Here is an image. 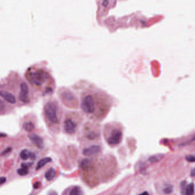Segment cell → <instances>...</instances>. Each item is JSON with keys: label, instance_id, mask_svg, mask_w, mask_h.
I'll list each match as a JSON object with an SVG mask.
<instances>
[{"label": "cell", "instance_id": "cell-1", "mask_svg": "<svg viewBox=\"0 0 195 195\" xmlns=\"http://www.w3.org/2000/svg\"><path fill=\"white\" fill-rule=\"evenodd\" d=\"M75 89L80 98V107L89 116L104 117L116 101L101 89L85 81L79 83Z\"/></svg>", "mask_w": 195, "mask_h": 195}, {"label": "cell", "instance_id": "cell-2", "mask_svg": "<svg viewBox=\"0 0 195 195\" xmlns=\"http://www.w3.org/2000/svg\"><path fill=\"white\" fill-rule=\"evenodd\" d=\"M42 65H34L30 67L25 73V77L32 88L41 93L43 96L53 92L54 83L51 74Z\"/></svg>", "mask_w": 195, "mask_h": 195}, {"label": "cell", "instance_id": "cell-3", "mask_svg": "<svg viewBox=\"0 0 195 195\" xmlns=\"http://www.w3.org/2000/svg\"><path fill=\"white\" fill-rule=\"evenodd\" d=\"M61 108L56 98L48 99L43 107V113L46 121L52 125L59 124L60 115L62 111Z\"/></svg>", "mask_w": 195, "mask_h": 195}, {"label": "cell", "instance_id": "cell-4", "mask_svg": "<svg viewBox=\"0 0 195 195\" xmlns=\"http://www.w3.org/2000/svg\"><path fill=\"white\" fill-rule=\"evenodd\" d=\"M33 93L31 92L29 85L23 80H20L19 91L17 93L18 105H25L32 102Z\"/></svg>", "mask_w": 195, "mask_h": 195}, {"label": "cell", "instance_id": "cell-5", "mask_svg": "<svg viewBox=\"0 0 195 195\" xmlns=\"http://www.w3.org/2000/svg\"><path fill=\"white\" fill-rule=\"evenodd\" d=\"M58 95L65 106L68 108H78L77 98L68 89L65 88L59 89Z\"/></svg>", "mask_w": 195, "mask_h": 195}, {"label": "cell", "instance_id": "cell-6", "mask_svg": "<svg viewBox=\"0 0 195 195\" xmlns=\"http://www.w3.org/2000/svg\"><path fill=\"white\" fill-rule=\"evenodd\" d=\"M78 112H69L67 117L63 122V129L66 133L73 134L76 132L77 127V122L75 118L77 116Z\"/></svg>", "mask_w": 195, "mask_h": 195}, {"label": "cell", "instance_id": "cell-7", "mask_svg": "<svg viewBox=\"0 0 195 195\" xmlns=\"http://www.w3.org/2000/svg\"><path fill=\"white\" fill-rule=\"evenodd\" d=\"M122 132L120 129L113 128L108 139V142L111 145L118 144L122 140Z\"/></svg>", "mask_w": 195, "mask_h": 195}, {"label": "cell", "instance_id": "cell-8", "mask_svg": "<svg viewBox=\"0 0 195 195\" xmlns=\"http://www.w3.org/2000/svg\"><path fill=\"white\" fill-rule=\"evenodd\" d=\"M100 151V147L98 145H92L84 149L83 152L84 156H91L98 154Z\"/></svg>", "mask_w": 195, "mask_h": 195}, {"label": "cell", "instance_id": "cell-9", "mask_svg": "<svg viewBox=\"0 0 195 195\" xmlns=\"http://www.w3.org/2000/svg\"><path fill=\"white\" fill-rule=\"evenodd\" d=\"M30 140L34 144V145L40 149L43 148L44 147V142L43 139L39 137V135H37L36 134H32L30 135Z\"/></svg>", "mask_w": 195, "mask_h": 195}, {"label": "cell", "instance_id": "cell-10", "mask_svg": "<svg viewBox=\"0 0 195 195\" xmlns=\"http://www.w3.org/2000/svg\"><path fill=\"white\" fill-rule=\"evenodd\" d=\"M56 176V171L53 168H49L45 173V177L48 181L52 180Z\"/></svg>", "mask_w": 195, "mask_h": 195}, {"label": "cell", "instance_id": "cell-11", "mask_svg": "<svg viewBox=\"0 0 195 195\" xmlns=\"http://www.w3.org/2000/svg\"><path fill=\"white\" fill-rule=\"evenodd\" d=\"M51 161H52V159L50 157H45L44 159L40 160L38 162V164H37V167H36V169L37 170L39 169L40 168H43L44 166H45L46 164L49 163V162H50Z\"/></svg>", "mask_w": 195, "mask_h": 195}, {"label": "cell", "instance_id": "cell-12", "mask_svg": "<svg viewBox=\"0 0 195 195\" xmlns=\"http://www.w3.org/2000/svg\"><path fill=\"white\" fill-rule=\"evenodd\" d=\"M194 195V184L193 183H191L185 187V190L184 192V195Z\"/></svg>", "mask_w": 195, "mask_h": 195}, {"label": "cell", "instance_id": "cell-13", "mask_svg": "<svg viewBox=\"0 0 195 195\" xmlns=\"http://www.w3.org/2000/svg\"><path fill=\"white\" fill-rule=\"evenodd\" d=\"M23 128L26 131L30 132L33 131L34 129V124L32 121H28L25 122L23 124Z\"/></svg>", "mask_w": 195, "mask_h": 195}, {"label": "cell", "instance_id": "cell-14", "mask_svg": "<svg viewBox=\"0 0 195 195\" xmlns=\"http://www.w3.org/2000/svg\"><path fill=\"white\" fill-rule=\"evenodd\" d=\"M30 154H31V152H30L28 150L24 149L20 152V157L22 160H26L29 158Z\"/></svg>", "mask_w": 195, "mask_h": 195}, {"label": "cell", "instance_id": "cell-15", "mask_svg": "<svg viewBox=\"0 0 195 195\" xmlns=\"http://www.w3.org/2000/svg\"><path fill=\"white\" fill-rule=\"evenodd\" d=\"M81 190L78 186H75L71 190L69 195H81Z\"/></svg>", "mask_w": 195, "mask_h": 195}, {"label": "cell", "instance_id": "cell-16", "mask_svg": "<svg viewBox=\"0 0 195 195\" xmlns=\"http://www.w3.org/2000/svg\"><path fill=\"white\" fill-rule=\"evenodd\" d=\"M8 103H6L4 100L0 98V114L4 112L7 109V108H9Z\"/></svg>", "mask_w": 195, "mask_h": 195}, {"label": "cell", "instance_id": "cell-17", "mask_svg": "<svg viewBox=\"0 0 195 195\" xmlns=\"http://www.w3.org/2000/svg\"><path fill=\"white\" fill-rule=\"evenodd\" d=\"M162 157V155H157L156 156H152L151 157H150L149 160L152 162H155L156 161H159L160 159H161Z\"/></svg>", "mask_w": 195, "mask_h": 195}, {"label": "cell", "instance_id": "cell-18", "mask_svg": "<svg viewBox=\"0 0 195 195\" xmlns=\"http://www.w3.org/2000/svg\"><path fill=\"white\" fill-rule=\"evenodd\" d=\"M17 173L20 176H25L28 173V171L26 169L21 168L17 170Z\"/></svg>", "mask_w": 195, "mask_h": 195}, {"label": "cell", "instance_id": "cell-19", "mask_svg": "<svg viewBox=\"0 0 195 195\" xmlns=\"http://www.w3.org/2000/svg\"><path fill=\"white\" fill-rule=\"evenodd\" d=\"M89 164H90V161L88 159L83 160L81 162V168L85 169L89 165Z\"/></svg>", "mask_w": 195, "mask_h": 195}, {"label": "cell", "instance_id": "cell-20", "mask_svg": "<svg viewBox=\"0 0 195 195\" xmlns=\"http://www.w3.org/2000/svg\"><path fill=\"white\" fill-rule=\"evenodd\" d=\"M173 190V187L171 185H167L166 188L164 189V192L166 194H169Z\"/></svg>", "mask_w": 195, "mask_h": 195}, {"label": "cell", "instance_id": "cell-21", "mask_svg": "<svg viewBox=\"0 0 195 195\" xmlns=\"http://www.w3.org/2000/svg\"><path fill=\"white\" fill-rule=\"evenodd\" d=\"M186 160L190 162H193L195 161V156L193 155H188L186 157Z\"/></svg>", "mask_w": 195, "mask_h": 195}, {"label": "cell", "instance_id": "cell-22", "mask_svg": "<svg viewBox=\"0 0 195 195\" xmlns=\"http://www.w3.org/2000/svg\"><path fill=\"white\" fill-rule=\"evenodd\" d=\"M6 181V179L5 177H0V185L4 184Z\"/></svg>", "mask_w": 195, "mask_h": 195}, {"label": "cell", "instance_id": "cell-23", "mask_svg": "<svg viewBox=\"0 0 195 195\" xmlns=\"http://www.w3.org/2000/svg\"><path fill=\"white\" fill-rule=\"evenodd\" d=\"M11 149H12V148H8L6 149L5 151L2 153V154H1V155H6V154L8 153L11 151Z\"/></svg>", "mask_w": 195, "mask_h": 195}, {"label": "cell", "instance_id": "cell-24", "mask_svg": "<svg viewBox=\"0 0 195 195\" xmlns=\"http://www.w3.org/2000/svg\"><path fill=\"white\" fill-rule=\"evenodd\" d=\"M30 166V164L29 165V164H25V163H23L21 164V166L22 168H25V169H28L29 168V166Z\"/></svg>", "mask_w": 195, "mask_h": 195}, {"label": "cell", "instance_id": "cell-25", "mask_svg": "<svg viewBox=\"0 0 195 195\" xmlns=\"http://www.w3.org/2000/svg\"><path fill=\"white\" fill-rule=\"evenodd\" d=\"M48 195H57V193H56L55 191L51 190V191H50L49 193H48Z\"/></svg>", "mask_w": 195, "mask_h": 195}, {"label": "cell", "instance_id": "cell-26", "mask_svg": "<svg viewBox=\"0 0 195 195\" xmlns=\"http://www.w3.org/2000/svg\"><path fill=\"white\" fill-rule=\"evenodd\" d=\"M39 186H40V183L39 182H37L34 184V188H39Z\"/></svg>", "mask_w": 195, "mask_h": 195}, {"label": "cell", "instance_id": "cell-27", "mask_svg": "<svg viewBox=\"0 0 195 195\" xmlns=\"http://www.w3.org/2000/svg\"><path fill=\"white\" fill-rule=\"evenodd\" d=\"M149 195V194H148V193L147 192H143V193H141L140 195Z\"/></svg>", "mask_w": 195, "mask_h": 195}, {"label": "cell", "instance_id": "cell-28", "mask_svg": "<svg viewBox=\"0 0 195 195\" xmlns=\"http://www.w3.org/2000/svg\"><path fill=\"white\" fill-rule=\"evenodd\" d=\"M6 136L5 134L4 133H0V137H5Z\"/></svg>", "mask_w": 195, "mask_h": 195}, {"label": "cell", "instance_id": "cell-29", "mask_svg": "<svg viewBox=\"0 0 195 195\" xmlns=\"http://www.w3.org/2000/svg\"><path fill=\"white\" fill-rule=\"evenodd\" d=\"M192 177H193L195 176V169H193L192 172Z\"/></svg>", "mask_w": 195, "mask_h": 195}]
</instances>
